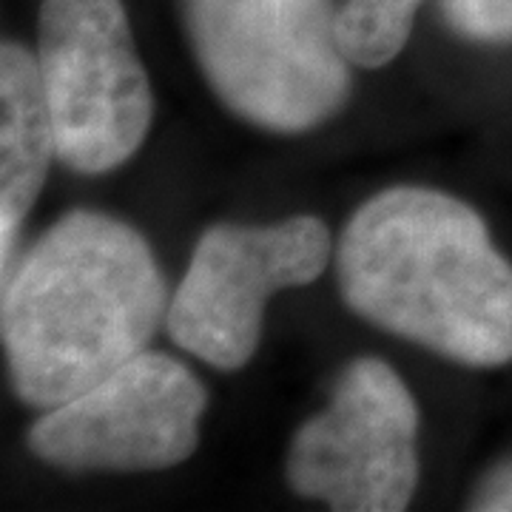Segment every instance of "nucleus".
<instances>
[{
	"instance_id": "nucleus-1",
	"label": "nucleus",
	"mask_w": 512,
	"mask_h": 512,
	"mask_svg": "<svg viewBox=\"0 0 512 512\" xmlns=\"http://www.w3.org/2000/svg\"><path fill=\"white\" fill-rule=\"evenodd\" d=\"M336 276L350 311L376 328L458 365L512 362V265L467 202L384 188L345 225Z\"/></svg>"
},
{
	"instance_id": "nucleus-2",
	"label": "nucleus",
	"mask_w": 512,
	"mask_h": 512,
	"mask_svg": "<svg viewBox=\"0 0 512 512\" xmlns=\"http://www.w3.org/2000/svg\"><path fill=\"white\" fill-rule=\"evenodd\" d=\"M168 291L146 237L100 211L57 220L3 279L0 333L18 399L52 410L148 350Z\"/></svg>"
},
{
	"instance_id": "nucleus-3",
	"label": "nucleus",
	"mask_w": 512,
	"mask_h": 512,
	"mask_svg": "<svg viewBox=\"0 0 512 512\" xmlns=\"http://www.w3.org/2000/svg\"><path fill=\"white\" fill-rule=\"evenodd\" d=\"M188 32L222 106L274 134L328 123L350 97L330 0H185Z\"/></svg>"
},
{
	"instance_id": "nucleus-4",
	"label": "nucleus",
	"mask_w": 512,
	"mask_h": 512,
	"mask_svg": "<svg viewBox=\"0 0 512 512\" xmlns=\"http://www.w3.org/2000/svg\"><path fill=\"white\" fill-rule=\"evenodd\" d=\"M37 66L60 163L97 177L140 151L154 94L123 0H43Z\"/></svg>"
},
{
	"instance_id": "nucleus-5",
	"label": "nucleus",
	"mask_w": 512,
	"mask_h": 512,
	"mask_svg": "<svg viewBox=\"0 0 512 512\" xmlns=\"http://www.w3.org/2000/svg\"><path fill=\"white\" fill-rule=\"evenodd\" d=\"M330 262V231L311 214L274 225H211L165 313L177 348L217 370H239L259 348L276 291L311 285Z\"/></svg>"
},
{
	"instance_id": "nucleus-6",
	"label": "nucleus",
	"mask_w": 512,
	"mask_h": 512,
	"mask_svg": "<svg viewBox=\"0 0 512 512\" xmlns=\"http://www.w3.org/2000/svg\"><path fill=\"white\" fill-rule=\"evenodd\" d=\"M419 404L382 359H356L293 436L285 476L336 512L407 510L419 487Z\"/></svg>"
},
{
	"instance_id": "nucleus-7",
	"label": "nucleus",
	"mask_w": 512,
	"mask_h": 512,
	"mask_svg": "<svg viewBox=\"0 0 512 512\" xmlns=\"http://www.w3.org/2000/svg\"><path fill=\"white\" fill-rule=\"evenodd\" d=\"M205 404V387L183 362L143 350L92 390L43 410L29 450L66 473L171 470L194 456Z\"/></svg>"
},
{
	"instance_id": "nucleus-8",
	"label": "nucleus",
	"mask_w": 512,
	"mask_h": 512,
	"mask_svg": "<svg viewBox=\"0 0 512 512\" xmlns=\"http://www.w3.org/2000/svg\"><path fill=\"white\" fill-rule=\"evenodd\" d=\"M57 160L55 123L37 57L15 40L0 49V262L9 274L20 228Z\"/></svg>"
},
{
	"instance_id": "nucleus-9",
	"label": "nucleus",
	"mask_w": 512,
	"mask_h": 512,
	"mask_svg": "<svg viewBox=\"0 0 512 512\" xmlns=\"http://www.w3.org/2000/svg\"><path fill=\"white\" fill-rule=\"evenodd\" d=\"M424 0H342L336 40L353 66L382 69L402 52Z\"/></svg>"
},
{
	"instance_id": "nucleus-10",
	"label": "nucleus",
	"mask_w": 512,
	"mask_h": 512,
	"mask_svg": "<svg viewBox=\"0 0 512 512\" xmlns=\"http://www.w3.org/2000/svg\"><path fill=\"white\" fill-rule=\"evenodd\" d=\"M441 12L467 40L512 46V0H441Z\"/></svg>"
},
{
	"instance_id": "nucleus-11",
	"label": "nucleus",
	"mask_w": 512,
	"mask_h": 512,
	"mask_svg": "<svg viewBox=\"0 0 512 512\" xmlns=\"http://www.w3.org/2000/svg\"><path fill=\"white\" fill-rule=\"evenodd\" d=\"M473 510H512V461L495 467L478 487Z\"/></svg>"
}]
</instances>
